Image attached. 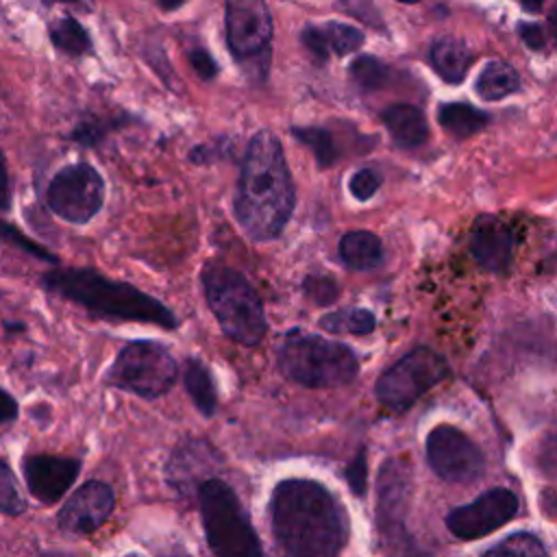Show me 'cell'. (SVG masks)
I'll use <instances>...</instances> for the list:
<instances>
[{
    "label": "cell",
    "instance_id": "cell-5",
    "mask_svg": "<svg viewBox=\"0 0 557 557\" xmlns=\"http://www.w3.org/2000/svg\"><path fill=\"white\" fill-rule=\"evenodd\" d=\"M196 494L205 537L213 557H263L259 537L228 483L211 476Z\"/></svg>",
    "mask_w": 557,
    "mask_h": 557
},
{
    "label": "cell",
    "instance_id": "cell-30",
    "mask_svg": "<svg viewBox=\"0 0 557 557\" xmlns=\"http://www.w3.org/2000/svg\"><path fill=\"white\" fill-rule=\"evenodd\" d=\"M0 242L11 246V248H17L39 261H46V263H52V265H59V257L54 252H50L46 246H41L39 242L30 239L22 228H17L15 224L7 222V220H0Z\"/></svg>",
    "mask_w": 557,
    "mask_h": 557
},
{
    "label": "cell",
    "instance_id": "cell-21",
    "mask_svg": "<svg viewBox=\"0 0 557 557\" xmlns=\"http://www.w3.org/2000/svg\"><path fill=\"white\" fill-rule=\"evenodd\" d=\"M429 63L446 83H461L470 70L472 54L468 46L455 37H440L429 50Z\"/></svg>",
    "mask_w": 557,
    "mask_h": 557
},
{
    "label": "cell",
    "instance_id": "cell-3",
    "mask_svg": "<svg viewBox=\"0 0 557 557\" xmlns=\"http://www.w3.org/2000/svg\"><path fill=\"white\" fill-rule=\"evenodd\" d=\"M46 292L74 302L91 318L111 322H139L154 324L165 331L178 329L176 313L152 294L139 289L133 283L115 281L100 274L96 268H59L46 270L39 276Z\"/></svg>",
    "mask_w": 557,
    "mask_h": 557
},
{
    "label": "cell",
    "instance_id": "cell-24",
    "mask_svg": "<svg viewBox=\"0 0 557 557\" xmlns=\"http://www.w3.org/2000/svg\"><path fill=\"white\" fill-rule=\"evenodd\" d=\"M440 124L455 137H470L490 124V115L466 102H446L437 109Z\"/></svg>",
    "mask_w": 557,
    "mask_h": 557
},
{
    "label": "cell",
    "instance_id": "cell-9",
    "mask_svg": "<svg viewBox=\"0 0 557 557\" xmlns=\"http://www.w3.org/2000/svg\"><path fill=\"white\" fill-rule=\"evenodd\" d=\"M107 185L89 161H74L59 168L46 185V207L70 224L91 222L104 207Z\"/></svg>",
    "mask_w": 557,
    "mask_h": 557
},
{
    "label": "cell",
    "instance_id": "cell-12",
    "mask_svg": "<svg viewBox=\"0 0 557 557\" xmlns=\"http://www.w3.org/2000/svg\"><path fill=\"white\" fill-rule=\"evenodd\" d=\"M518 513V498L511 490L494 487L476 496L472 503L453 509L446 516V527L455 537L474 540L483 537Z\"/></svg>",
    "mask_w": 557,
    "mask_h": 557
},
{
    "label": "cell",
    "instance_id": "cell-15",
    "mask_svg": "<svg viewBox=\"0 0 557 557\" xmlns=\"http://www.w3.org/2000/svg\"><path fill=\"white\" fill-rule=\"evenodd\" d=\"M407 498H409V466L403 457H394L385 461L381 468L376 518H379V529L383 537L396 546L398 544L407 546L405 527H403Z\"/></svg>",
    "mask_w": 557,
    "mask_h": 557
},
{
    "label": "cell",
    "instance_id": "cell-18",
    "mask_svg": "<svg viewBox=\"0 0 557 557\" xmlns=\"http://www.w3.org/2000/svg\"><path fill=\"white\" fill-rule=\"evenodd\" d=\"M133 124H139V117L128 111H115V113L87 111L78 117V122L72 126L67 137H70V141H74L83 148L96 150L98 146H102L109 139V135H113L126 126H133Z\"/></svg>",
    "mask_w": 557,
    "mask_h": 557
},
{
    "label": "cell",
    "instance_id": "cell-29",
    "mask_svg": "<svg viewBox=\"0 0 557 557\" xmlns=\"http://www.w3.org/2000/svg\"><path fill=\"white\" fill-rule=\"evenodd\" d=\"M26 511V500L20 492L17 476L11 468V463L0 457V513L9 518H17Z\"/></svg>",
    "mask_w": 557,
    "mask_h": 557
},
{
    "label": "cell",
    "instance_id": "cell-36",
    "mask_svg": "<svg viewBox=\"0 0 557 557\" xmlns=\"http://www.w3.org/2000/svg\"><path fill=\"white\" fill-rule=\"evenodd\" d=\"M302 44H305V48L311 52V57H313L315 61H320V63H324V61L329 59V54H331L329 41H326L324 30H322L320 26H313V24L305 26V30H302Z\"/></svg>",
    "mask_w": 557,
    "mask_h": 557
},
{
    "label": "cell",
    "instance_id": "cell-37",
    "mask_svg": "<svg viewBox=\"0 0 557 557\" xmlns=\"http://www.w3.org/2000/svg\"><path fill=\"white\" fill-rule=\"evenodd\" d=\"M366 476H368V466H366V450L361 448L352 461L348 463L346 468V479H348V485L355 494H363L366 492Z\"/></svg>",
    "mask_w": 557,
    "mask_h": 557
},
{
    "label": "cell",
    "instance_id": "cell-38",
    "mask_svg": "<svg viewBox=\"0 0 557 557\" xmlns=\"http://www.w3.org/2000/svg\"><path fill=\"white\" fill-rule=\"evenodd\" d=\"M11 205H13V185L9 174V161L4 150L0 148V213L11 211Z\"/></svg>",
    "mask_w": 557,
    "mask_h": 557
},
{
    "label": "cell",
    "instance_id": "cell-23",
    "mask_svg": "<svg viewBox=\"0 0 557 557\" xmlns=\"http://www.w3.org/2000/svg\"><path fill=\"white\" fill-rule=\"evenodd\" d=\"M183 385L194 407L205 418H211L218 409V389L207 363H202L198 357H187L183 366Z\"/></svg>",
    "mask_w": 557,
    "mask_h": 557
},
{
    "label": "cell",
    "instance_id": "cell-32",
    "mask_svg": "<svg viewBox=\"0 0 557 557\" xmlns=\"http://www.w3.org/2000/svg\"><path fill=\"white\" fill-rule=\"evenodd\" d=\"M322 30H324V37L329 41L331 52H335L339 57L355 52L363 44V33L357 26H350V24L326 22L322 26Z\"/></svg>",
    "mask_w": 557,
    "mask_h": 557
},
{
    "label": "cell",
    "instance_id": "cell-13",
    "mask_svg": "<svg viewBox=\"0 0 557 557\" xmlns=\"http://www.w3.org/2000/svg\"><path fill=\"white\" fill-rule=\"evenodd\" d=\"M115 509V494L104 481L91 479L76 487L57 513V524L70 535H91Z\"/></svg>",
    "mask_w": 557,
    "mask_h": 557
},
{
    "label": "cell",
    "instance_id": "cell-35",
    "mask_svg": "<svg viewBox=\"0 0 557 557\" xmlns=\"http://www.w3.org/2000/svg\"><path fill=\"white\" fill-rule=\"evenodd\" d=\"M187 61L191 65V70L202 78V81H213L220 72L213 54L202 48V46H194L191 50H187Z\"/></svg>",
    "mask_w": 557,
    "mask_h": 557
},
{
    "label": "cell",
    "instance_id": "cell-14",
    "mask_svg": "<svg viewBox=\"0 0 557 557\" xmlns=\"http://www.w3.org/2000/svg\"><path fill=\"white\" fill-rule=\"evenodd\" d=\"M78 457L28 453L22 457V474L26 487L41 505H57L81 474Z\"/></svg>",
    "mask_w": 557,
    "mask_h": 557
},
{
    "label": "cell",
    "instance_id": "cell-47",
    "mask_svg": "<svg viewBox=\"0 0 557 557\" xmlns=\"http://www.w3.org/2000/svg\"><path fill=\"white\" fill-rule=\"evenodd\" d=\"M52 2H67V4H74V2H81V0H52Z\"/></svg>",
    "mask_w": 557,
    "mask_h": 557
},
{
    "label": "cell",
    "instance_id": "cell-1",
    "mask_svg": "<svg viewBox=\"0 0 557 557\" xmlns=\"http://www.w3.org/2000/svg\"><path fill=\"white\" fill-rule=\"evenodd\" d=\"M272 529L292 557H339L348 518L337 498L318 481H281L270 500Z\"/></svg>",
    "mask_w": 557,
    "mask_h": 557
},
{
    "label": "cell",
    "instance_id": "cell-27",
    "mask_svg": "<svg viewBox=\"0 0 557 557\" xmlns=\"http://www.w3.org/2000/svg\"><path fill=\"white\" fill-rule=\"evenodd\" d=\"M294 137L309 146L315 161L322 165V168H329L335 159H337V148H335V141L331 137V133L326 128H318V126H294L292 128Z\"/></svg>",
    "mask_w": 557,
    "mask_h": 557
},
{
    "label": "cell",
    "instance_id": "cell-20",
    "mask_svg": "<svg viewBox=\"0 0 557 557\" xmlns=\"http://www.w3.org/2000/svg\"><path fill=\"white\" fill-rule=\"evenodd\" d=\"M50 46L70 59H85L94 54L91 33L74 15H61L48 24Z\"/></svg>",
    "mask_w": 557,
    "mask_h": 557
},
{
    "label": "cell",
    "instance_id": "cell-16",
    "mask_svg": "<svg viewBox=\"0 0 557 557\" xmlns=\"http://www.w3.org/2000/svg\"><path fill=\"white\" fill-rule=\"evenodd\" d=\"M470 252L487 272H505L513 255V233L496 215H479L470 231Z\"/></svg>",
    "mask_w": 557,
    "mask_h": 557
},
{
    "label": "cell",
    "instance_id": "cell-19",
    "mask_svg": "<svg viewBox=\"0 0 557 557\" xmlns=\"http://www.w3.org/2000/svg\"><path fill=\"white\" fill-rule=\"evenodd\" d=\"M381 120L392 139L403 148H416L429 137V124L413 104H392L381 113Z\"/></svg>",
    "mask_w": 557,
    "mask_h": 557
},
{
    "label": "cell",
    "instance_id": "cell-41",
    "mask_svg": "<svg viewBox=\"0 0 557 557\" xmlns=\"http://www.w3.org/2000/svg\"><path fill=\"white\" fill-rule=\"evenodd\" d=\"M20 416V405L13 394H9L4 387H0V424H9L17 420Z\"/></svg>",
    "mask_w": 557,
    "mask_h": 557
},
{
    "label": "cell",
    "instance_id": "cell-25",
    "mask_svg": "<svg viewBox=\"0 0 557 557\" xmlns=\"http://www.w3.org/2000/svg\"><path fill=\"white\" fill-rule=\"evenodd\" d=\"M520 87L518 72L505 61H490L476 81V94L483 100H500Z\"/></svg>",
    "mask_w": 557,
    "mask_h": 557
},
{
    "label": "cell",
    "instance_id": "cell-33",
    "mask_svg": "<svg viewBox=\"0 0 557 557\" xmlns=\"http://www.w3.org/2000/svg\"><path fill=\"white\" fill-rule=\"evenodd\" d=\"M305 287V294L309 300H313L315 305H331L337 300L339 296V287L333 278L329 276H322V274H311L305 278L302 283Z\"/></svg>",
    "mask_w": 557,
    "mask_h": 557
},
{
    "label": "cell",
    "instance_id": "cell-6",
    "mask_svg": "<svg viewBox=\"0 0 557 557\" xmlns=\"http://www.w3.org/2000/svg\"><path fill=\"white\" fill-rule=\"evenodd\" d=\"M176 379L178 363L165 344L157 339H131L117 350L102 383L144 400H157L174 387Z\"/></svg>",
    "mask_w": 557,
    "mask_h": 557
},
{
    "label": "cell",
    "instance_id": "cell-28",
    "mask_svg": "<svg viewBox=\"0 0 557 557\" xmlns=\"http://www.w3.org/2000/svg\"><path fill=\"white\" fill-rule=\"evenodd\" d=\"M483 557H546L544 544L533 533H513L492 546Z\"/></svg>",
    "mask_w": 557,
    "mask_h": 557
},
{
    "label": "cell",
    "instance_id": "cell-11",
    "mask_svg": "<svg viewBox=\"0 0 557 557\" xmlns=\"http://www.w3.org/2000/svg\"><path fill=\"white\" fill-rule=\"evenodd\" d=\"M426 461L431 470L450 483H468L483 474L481 448L457 426L437 424L426 435Z\"/></svg>",
    "mask_w": 557,
    "mask_h": 557
},
{
    "label": "cell",
    "instance_id": "cell-48",
    "mask_svg": "<svg viewBox=\"0 0 557 557\" xmlns=\"http://www.w3.org/2000/svg\"><path fill=\"white\" fill-rule=\"evenodd\" d=\"M161 557H187V555H178V553H172V555H161Z\"/></svg>",
    "mask_w": 557,
    "mask_h": 557
},
{
    "label": "cell",
    "instance_id": "cell-4",
    "mask_svg": "<svg viewBox=\"0 0 557 557\" xmlns=\"http://www.w3.org/2000/svg\"><path fill=\"white\" fill-rule=\"evenodd\" d=\"M200 285L207 307L228 339L242 346H257L263 339L268 329L263 305L242 272L211 261L200 272Z\"/></svg>",
    "mask_w": 557,
    "mask_h": 557
},
{
    "label": "cell",
    "instance_id": "cell-40",
    "mask_svg": "<svg viewBox=\"0 0 557 557\" xmlns=\"http://www.w3.org/2000/svg\"><path fill=\"white\" fill-rule=\"evenodd\" d=\"M537 459L546 468H557V426H553L544 435V440L540 444V450H537Z\"/></svg>",
    "mask_w": 557,
    "mask_h": 557
},
{
    "label": "cell",
    "instance_id": "cell-10",
    "mask_svg": "<svg viewBox=\"0 0 557 557\" xmlns=\"http://www.w3.org/2000/svg\"><path fill=\"white\" fill-rule=\"evenodd\" d=\"M446 376V359L435 350L420 346L400 357L381 374L376 383V398L385 407L403 411Z\"/></svg>",
    "mask_w": 557,
    "mask_h": 557
},
{
    "label": "cell",
    "instance_id": "cell-17",
    "mask_svg": "<svg viewBox=\"0 0 557 557\" xmlns=\"http://www.w3.org/2000/svg\"><path fill=\"white\" fill-rule=\"evenodd\" d=\"M213 450L202 440H187L181 446H176L168 459L165 476L168 483L181 492L187 494L191 490H198L207 481V470L211 468Z\"/></svg>",
    "mask_w": 557,
    "mask_h": 557
},
{
    "label": "cell",
    "instance_id": "cell-26",
    "mask_svg": "<svg viewBox=\"0 0 557 557\" xmlns=\"http://www.w3.org/2000/svg\"><path fill=\"white\" fill-rule=\"evenodd\" d=\"M320 326L329 333H352V335H368L376 326L374 313L368 309H339L333 313L322 315Z\"/></svg>",
    "mask_w": 557,
    "mask_h": 557
},
{
    "label": "cell",
    "instance_id": "cell-34",
    "mask_svg": "<svg viewBox=\"0 0 557 557\" xmlns=\"http://www.w3.org/2000/svg\"><path fill=\"white\" fill-rule=\"evenodd\" d=\"M348 187L357 200H368L381 187V172L374 168H361L350 176Z\"/></svg>",
    "mask_w": 557,
    "mask_h": 557
},
{
    "label": "cell",
    "instance_id": "cell-42",
    "mask_svg": "<svg viewBox=\"0 0 557 557\" xmlns=\"http://www.w3.org/2000/svg\"><path fill=\"white\" fill-rule=\"evenodd\" d=\"M522 41L533 48V50H540L544 46V30L540 24H529V22H522L520 28H518Z\"/></svg>",
    "mask_w": 557,
    "mask_h": 557
},
{
    "label": "cell",
    "instance_id": "cell-49",
    "mask_svg": "<svg viewBox=\"0 0 557 557\" xmlns=\"http://www.w3.org/2000/svg\"><path fill=\"white\" fill-rule=\"evenodd\" d=\"M400 2H420V0H400Z\"/></svg>",
    "mask_w": 557,
    "mask_h": 557
},
{
    "label": "cell",
    "instance_id": "cell-44",
    "mask_svg": "<svg viewBox=\"0 0 557 557\" xmlns=\"http://www.w3.org/2000/svg\"><path fill=\"white\" fill-rule=\"evenodd\" d=\"M548 26H550V35H553V39H555V44H557V0H555V4H553V9H550Z\"/></svg>",
    "mask_w": 557,
    "mask_h": 557
},
{
    "label": "cell",
    "instance_id": "cell-46",
    "mask_svg": "<svg viewBox=\"0 0 557 557\" xmlns=\"http://www.w3.org/2000/svg\"><path fill=\"white\" fill-rule=\"evenodd\" d=\"M39 557H74V555H67V553H61V550H52V553H41Z\"/></svg>",
    "mask_w": 557,
    "mask_h": 557
},
{
    "label": "cell",
    "instance_id": "cell-45",
    "mask_svg": "<svg viewBox=\"0 0 557 557\" xmlns=\"http://www.w3.org/2000/svg\"><path fill=\"white\" fill-rule=\"evenodd\" d=\"M520 2H522L524 11L537 13V11H542V7H544V2H546V0H520Z\"/></svg>",
    "mask_w": 557,
    "mask_h": 557
},
{
    "label": "cell",
    "instance_id": "cell-39",
    "mask_svg": "<svg viewBox=\"0 0 557 557\" xmlns=\"http://www.w3.org/2000/svg\"><path fill=\"white\" fill-rule=\"evenodd\" d=\"M342 2H344L346 11L352 13V15H357L361 22H366V24H370V26H383V22H381V17L376 15L374 4H372L370 0H342Z\"/></svg>",
    "mask_w": 557,
    "mask_h": 557
},
{
    "label": "cell",
    "instance_id": "cell-22",
    "mask_svg": "<svg viewBox=\"0 0 557 557\" xmlns=\"http://www.w3.org/2000/svg\"><path fill=\"white\" fill-rule=\"evenodd\" d=\"M339 257L350 270H374L383 261V244L370 231H348L339 239Z\"/></svg>",
    "mask_w": 557,
    "mask_h": 557
},
{
    "label": "cell",
    "instance_id": "cell-43",
    "mask_svg": "<svg viewBox=\"0 0 557 557\" xmlns=\"http://www.w3.org/2000/svg\"><path fill=\"white\" fill-rule=\"evenodd\" d=\"M187 0H157V7L163 11V13H172V11H178Z\"/></svg>",
    "mask_w": 557,
    "mask_h": 557
},
{
    "label": "cell",
    "instance_id": "cell-31",
    "mask_svg": "<svg viewBox=\"0 0 557 557\" xmlns=\"http://www.w3.org/2000/svg\"><path fill=\"white\" fill-rule=\"evenodd\" d=\"M350 76L363 89H381L389 83V67L372 54H361L350 63Z\"/></svg>",
    "mask_w": 557,
    "mask_h": 557
},
{
    "label": "cell",
    "instance_id": "cell-7",
    "mask_svg": "<svg viewBox=\"0 0 557 557\" xmlns=\"http://www.w3.org/2000/svg\"><path fill=\"white\" fill-rule=\"evenodd\" d=\"M281 372L305 387H337L350 383L359 372L355 352L315 335H292L278 350Z\"/></svg>",
    "mask_w": 557,
    "mask_h": 557
},
{
    "label": "cell",
    "instance_id": "cell-2",
    "mask_svg": "<svg viewBox=\"0 0 557 557\" xmlns=\"http://www.w3.org/2000/svg\"><path fill=\"white\" fill-rule=\"evenodd\" d=\"M296 202L292 174L278 137L259 131L246 148L237 191L235 218L255 242H270L281 235Z\"/></svg>",
    "mask_w": 557,
    "mask_h": 557
},
{
    "label": "cell",
    "instance_id": "cell-8",
    "mask_svg": "<svg viewBox=\"0 0 557 557\" xmlns=\"http://www.w3.org/2000/svg\"><path fill=\"white\" fill-rule=\"evenodd\" d=\"M224 28L235 61L250 76L263 78L272 41V15L265 0H224Z\"/></svg>",
    "mask_w": 557,
    "mask_h": 557
}]
</instances>
